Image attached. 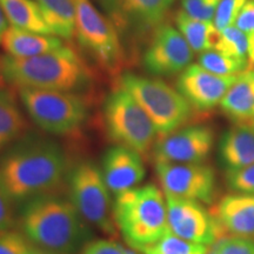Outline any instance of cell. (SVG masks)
Segmentation results:
<instances>
[{
  "label": "cell",
  "instance_id": "10",
  "mask_svg": "<svg viewBox=\"0 0 254 254\" xmlns=\"http://www.w3.org/2000/svg\"><path fill=\"white\" fill-rule=\"evenodd\" d=\"M155 171L165 195L201 204L213 202L217 179L209 165L157 163Z\"/></svg>",
  "mask_w": 254,
  "mask_h": 254
},
{
  "label": "cell",
  "instance_id": "9",
  "mask_svg": "<svg viewBox=\"0 0 254 254\" xmlns=\"http://www.w3.org/2000/svg\"><path fill=\"white\" fill-rule=\"evenodd\" d=\"M74 4L77 8L75 36L80 45L107 71H118L124 60V50L117 27L90 0H74Z\"/></svg>",
  "mask_w": 254,
  "mask_h": 254
},
{
  "label": "cell",
  "instance_id": "12",
  "mask_svg": "<svg viewBox=\"0 0 254 254\" xmlns=\"http://www.w3.org/2000/svg\"><path fill=\"white\" fill-rule=\"evenodd\" d=\"M166 196L168 228L176 236L200 245L212 246L225 230L201 202Z\"/></svg>",
  "mask_w": 254,
  "mask_h": 254
},
{
  "label": "cell",
  "instance_id": "32",
  "mask_svg": "<svg viewBox=\"0 0 254 254\" xmlns=\"http://www.w3.org/2000/svg\"><path fill=\"white\" fill-rule=\"evenodd\" d=\"M221 0H183V11L190 17L212 21Z\"/></svg>",
  "mask_w": 254,
  "mask_h": 254
},
{
  "label": "cell",
  "instance_id": "33",
  "mask_svg": "<svg viewBox=\"0 0 254 254\" xmlns=\"http://www.w3.org/2000/svg\"><path fill=\"white\" fill-rule=\"evenodd\" d=\"M81 254H129L125 247L109 239H98L87 243Z\"/></svg>",
  "mask_w": 254,
  "mask_h": 254
},
{
  "label": "cell",
  "instance_id": "19",
  "mask_svg": "<svg viewBox=\"0 0 254 254\" xmlns=\"http://www.w3.org/2000/svg\"><path fill=\"white\" fill-rule=\"evenodd\" d=\"M220 161L228 171H237L254 164V127L234 125L224 133L219 144Z\"/></svg>",
  "mask_w": 254,
  "mask_h": 254
},
{
  "label": "cell",
  "instance_id": "8",
  "mask_svg": "<svg viewBox=\"0 0 254 254\" xmlns=\"http://www.w3.org/2000/svg\"><path fill=\"white\" fill-rule=\"evenodd\" d=\"M110 189L93 161H81L68 176L69 201L88 225L107 234L116 233Z\"/></svg>",
  "mask_w": 254,
  "mask_h": 254
},
{
  "label": "cell",
  "instance_id": "28",
  "mask_svg": "<svg viewBox=\"0 0 254 254\" xmlns=\"http://www.w3.org/2000/svg\"><path fill=\"white\" fill-rule=\"evenodd\" d=\"M207 254H254V240L239 237H224L212 245Z\"/></svg>",
  "mask_w": 254,
  "mask_h": 254
},
{
  "label": "cell",
  "instance_id": "20",
  "mask_svg": "<svg viewBox=\"0 0 254 254\" xmlns=\"http://www.w3.org/2000/svg\"><path fill=\"white\" fill-rule=\"evenodd\" d=\"M0 44L7 56L17 58L40 56L63 47L62 40L58 37L20 30L14 26H8Z\"/></svg>",
  "mask_w": 254,
  "mask_h": 254
},
{
  "label": "cell",
  "instance_id": "1",
  "mask_svg": "<svg viewBox=\"0 0 254 254\" xmlns=\"http://www.w3.org/2000/svg\"><path fill=\"white\" fill-rule=\"evenodd\" d=\"M66 157L57 142L25 138L0 159V184L13 202L49 194L65 177Z\"/></svg>",
  "mask_w": 254,
  "mask_h": 254
},
{
  "label": "cell",
  "instance_id": "4",
  "mask_svg": "<svg viewBox=\"0 0 254 254\" xmlns=\"http://www.w3.org/2000/svg\"><path fill=\"white\" fill-rule=\"evenodd\" d=\"M112 215L127 245L138 252L153 245L170 231L166 196L153 184L117 194Z\"/></svg>",
  "mask_w": 254,
  "mask_h": 254
},
{
  "label": "cell",
  "instance_id": "39",
  "mask_svg": "<svg viewBox=\"0 0 254 254\" xmlns=\"http://www.w3.org/2000/svg\"><path fill=\"white\" fill-rule=\"evenodd\" d=\"M2 79H4V77H2V69H1V59H0V82H1Z\"/></svg>",
  "mask_w": 254,
  "mask_h": 254
},
{
  "label": "cell",
  "instance_id": "16",
  "mask_svg": "<svg viewBox=\"0 0 254 254\" xmlns=\"http://www.w3.org/2000/svg\"><path fill=\"white\" fill-rule=\"evenodd\" d=\"M173 4L174 0H122L114 26L134 38L152 37L158 27L166 23Z\"/></svg>",
  "mask_w": 254,
  "mask_h": 254
},
{
  "label": "cell",
  "instance_id": "23",
  "mask_svg": "<svg viewBox=\"0 0 254 254\" xmlns=\"http://www.w3.org/2000/svg\"><path fill=\"white\" fill-rule=\"evenodd\" d=\"M178 31L183 34L190 49L194 53H202L214 50L219 31L212 21H204L187 15L185 12L178 11L176 14Z\"/></svg>",
  "mask_w": 254,
  "mask_h": 254
},
{
  "label": "cell",
  "instance_id": "18",
  "mask_svg": "<svg viewBox=\"0 0 254 254\" xmlns=\"http://www.w3.org/2000/svg\"><path fill=\"white\" fill-rule=\"evenodd\" d=\"M219 106L234 125H254V67L238 75Z\"/></svg>",
  "mask_w": 254,
  "mask_h": 254
},
{
  "label": "cell",
  "instance_id": "27",
  "mask_svg": "<svg viewBox=\"0 0 254 254\" xmlns=\"http://www.w3.org/2000/svg\"><path fill=\"white\" fill-rule=\"evenodd\" d=\"M214 50L232 58L249 59V37L238 27L230 26L219 32Z\"/></svg>",
  "mask_w": 254,
  "mask_h": 254
},
{
  "label": "cell",
  "instance_id": "3",
  "mask_svg": "<svg viewBox=\"0 0 254 254\" xmlns=\"http://www.w3.org/2000/svg\"><path fill=\"white\" fill-rule=\"evenodd\" d=\"M4 80L18 88H40L73 92L86 87L91 73L77 53L68 47L44 55L1 58Z\"/></svg>",
  "mask_w": 254,
  "mask_h": 254
},
{
  "label": "cell",
  "instance_id": "22",
  "mask_svg": "<svg viewBox=\"0 0 254 254\" xmlns=\"http://www.w3.org/2000/svg\"><path fill=\"white\" fill-rule=\"evenodd\" d=\"M53 36L71 39L75 34L77 8L74 0H37Z\"/></svg>",
  "mask_w": 254,
  "mask_h": 254
},
{
  "label": "cell",
  "instance_id": "24",
  "mask_svg": "<svg viewBox=\"0 0 254 254\" xmlns=\"http://www.w3.org/2000/svg\"><path fill=\"white\" fill-rule=\"evenodd\" d=\"M25 128L26 120L14 95L6 88L0 87V151L17 140Z\"/></svg>",
  "mask_w": 254,
  "mask_h": 254
},
{
  "label": "cell",
  "instance_id": "35",
  "mask_svg": "<svg viewBox=\"0 0 254 254\" xmlns=\"http://www.w3.org/2000/svg\"><path fill=\"white\" fill-rule=\"evenodd\" d=\"M234 24L247 37L254 34V0H247Z\"/></svg>",
  "mask_w": 254,
  "mask_h": 254
},
{
  "label": "cell",
  "instance_id": "11",
  "mask_svg": "<svg viewBox=\"0 0 254 254\" xmlns=\"http://www.w3.org/2000/svg\"><path fill=\"white\" fill-rule=\"evenodd\" d=\"M193 57L194 52L178 28L165 23L148 40L142 66L153 77H172L189 67Z\"/></svg>",
  "mask_w": 254,
  "mask_h": 254
},
{
  "label": "cell",
  "instance_id": "34",
  "mask_svg": "<svg viewBox=\"0 0 254 254\" xmlns=\"http://www.w3.org/2000/svg\"><path fill=\"white\" fill-rule=\"evenodd\" d=\"M13 201L0 184V232L8 231L14 225V214L12 208Z\"/></svg>",
  "mask_w": 254,
  "mask_h": 254
},
{
  "label": "cell",
  "instance_id": "6",
  "mask_svg": "<svg viewBox=\"0 0 254 254\" xmlns=\"http://www.w3.org/2000/svg\"><path fill=\"white\" fill-rule=\"evenodd\" d=\"M104 120L107 135L117 145L141 155L153 150L157 128L140 105L123 87L111 92L105 100Z\"/></svg>",
  "mask_w": 254,
  "mask_h": 254
},
{
  "label": "cell",
  "instance_id": "37",
  "mask_svg": "<svg viewBox=\"0 0 254 254\" xmlns=\"http://www.w3.org/2000/svg\"><path fill=\"white\" fill-rule=\"evenodd\" d=\"M7 28H8L7 18H6L4 11H2L1 6H0V41H1V38L4 36V33Z\"/></svg>",
  "mask_w": 254,
  "mask_h": 254
},
{
  "label": "cell",
  "instance_id": "13",
  "mask_svg": "<svg viewBox=\"0 0 254 254\" xmlns=\"http://www.w3.org/2000/svg\"><path fill=\"white\" fill-rule=\"evenodd\" d=\"M214 146V131L206 125L180 127L159 136L153 147L157 163L201 164Z\"/></svg>",
  "mask_w": 254,
  "mask_h": 254
},
{
  "label": "cell",
  "instance_id": "15",
  "mask_svg": "<svg viewBox=\"0 0 254 254\" xmlns=\"http://www.w3.org/2000/svg\"><path fill=\"white\" fill-rule=\"evenodd\" d=\"M101 173L116 195L138 187L146 174L142 155L125 146L114 145L105 152Z\"/></svg>",
  "mask_w": 254,
  "mask_h": 254
},
{
  "label": "cell",
  "instance_id": "7",
  "mask_svg": "<svg viewBox=\"0 0 254 254\" xmlns=\"http://www.w3.org/2000/svg\"><path fill=\"white\" fill-rule=\"evenodd\" d=\"M19 97L32 122L50 134L72 133L87 118L86 104L73 92L24 87Z\"/></svg>",
  "mask_w": 254,
  "mask_h": 254
},
{
  "label": "cell",
  "instance_id": "30",
  "mask_svg": "<svg viewBox=\"0 0 254 254\" xmlns=\"http://www.w3.org/2000/svg\"><path fill=\"white\" fill-rule=\"evenodd\" d=\"M32 244L24 233L12 230L0 232V254H30Z\"/></svg>",
  "mask_w": 254,
  "mask_h": 254
},
{
  "label": "cell",
  "instance_id": "29",
  "mask_svg": "<svg viewBox=\"0 0 254 254\" xmlns=\"http://www.w3.org/2000/svg\"><path fill=\"white\" fill-rule=\"evenodd\" d=\"M247 0H221L214 14V26L219 32L236 23L241 8Z\"/></svg>",
  "mask_w": 254,
  "mask_h": 254
},
{
  "label": "cell",
  "instance_id": "38",
  "mask_svg": "<svg viewBox=\"0 0 254 254\" xmlns=\"http://www.w3.org/2000/svg\"><path fill=\"white\" fill-rule=\"evenodd\" d=\"M30 254H58V253L50 252V251L39 249V247H36V246L32 245V249H31V251H30Z\"/></svg>",
  "mask_w": 254,
  "mask_h": 254
},
{
  "label": "cell",
  "instance_id": "14",
  "mask_svg": "<svg viewBox=\"0 0 254 254\" xmlns=\"http://www.w3.org/2000/svg\"><path fill=\"white\" fill-rule=\"evenodd\" d=\"M237 78L238 75L220 77L206 71L199 64H190L178 77L177 90L193 111L208 112L220 105Z\"/></svg>",
  "mask_w": 254,
  "mask_h": 254
},
{
  "label": "cell",
  "instance_id": "5",
  "mask_svg": "<svg viewBox=\"0 0 254 254\" xmlns=\"http://www.w3.org/2000/svg\"><path fill=\"white\" fill-rule=\"evenodd\" d=\"M119 86L147 113L159 136L183 127L192 116V107L182 93L160 79L125 72L120 75Z\"/></svg>",
  "mask_w": 254,
  "mask_h": 254
},
{
  "label": "cell",
  "instance_id": "2",
  "mask_svg": "<svg viewBox=\"0 0 254 254\" xmlns=\"http://www.w3.org/2000/svg\"><path fill=\"white\" fill-rule=\"evenodd\" d=\"M20 225L32 245L58 254L78 253L90 239L88 224L72 202L49 194L28 200Z\"/></svg>",
  "mask_w": 254,
  "mask_h": 254
},
{
  "label": "cell",
  "instance_id": "25",
  "mask_svg": "<svg viewBox=\"0 0 254 254\" xmlns=\"http://www.w3.org/2000/svg\"><path fill=\"white\" fill-rule=\"evenodd\" d=\"M199 65L206 71L220 77H236L252 67L250 60L232 58L217 50H209L200 53Z\"/></svg>",
  "mask_w": 254,
  "mask_h": 254
},
{
  "label": "cell",
  "instance_id": "31",
  "mask_svg": "<svg viewBox=\"0 0 254 254\" xmlns=\"http://www.w3.org/2000/svg\"><path fill=\"white\" fill-rule=\"evenodd\" d=\"M227 185L238 193L254 194V164L237 171L226 172Z\"/></svg>",
  "mask_w": 254,
  "mask_h": 254
},
{
  "label": "cell",
  "instance_id": "26",
  "mask_svg": "<svg viewBox=\"0 0 254 254\" xmlns=\"http://www.w3.org/2000/svg\"><path fill=\"white\" fill-rule=\"evenodd\" d=\"M208 246L192 243L168 231L153 245L140 251L142 254H207Z\"/></svg>",
  "mask_w": 254,
  "mask_h": 254
},
{
  "label": "cell",
  "instance_id": "36",
  "mask_svg": "<svg viewBox=\"0 0 254 254\" xmlns=\"http://www.w3.org/2000/svg\"><path fill=\"white\" fill-rule=\"evenodd\" d=\"M97 2L103 8L107 17L111 19L113 24H116L118 19L120 6H122V0H97Z\"/></svg>",
  "mask_w": 254,
  "mask_h": 254
},
{
  "label": "cell",
  "instance_id": "17",
  "mask_svg": "<svg viewBox=\"0 0 254 254\" xmlns=\"http://www.w3.org/2000/svg\"><path fill=\"white\" fill-rule=\"evenodd\" d=\"M214 215L233 237L254 240V194L234 192L222 196Z\"/></svg>",
  "mask_w": 254,
  "mask_h": 254
},
{
  "label": "cell",
  "instance_id": "21",
  "mask_svg": "<svg viewBox=\"0 0 254 254\" xmlns=\"http://www.w3.org/2000/svg\"><path fill=\"white\" fill-rule=\"evenodd\" d=\"M0 6L7 18L9 26L36 32V33L52 34L37 1H33V0H0Z\"/></svg>",
  "mask_w": 254,
  "mask_h": 254
}]
</instances>
